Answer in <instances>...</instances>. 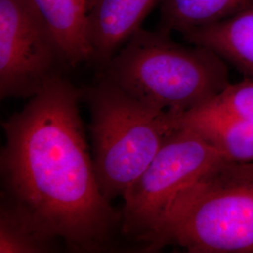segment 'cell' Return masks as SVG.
<instances>
[{
    "mask_svg": "<svg viewBox=\"0 0 253 253\" xmlns=\"http://www.w3.org/2000/svg\"><path fill=\"white\" fill-rule=\"evenodd\" d=\"M90 111L93 163L106 199L125 195L175 127L172 115L148 106L101 76L83 89Z\"/></svg>",
    "mask_w": 253,
    "mask_h": 253,
    "instance_id": "obj_4",
    "label": "cell"
},
{
    "mask_svg": "<svg viewBox=\"0 0 253 253\" xmlns=\"http://www.w3.org/2000/svg\"><path fill=\"white\" fill-rule=\"evenodd\" d=\"M28 100L2 124V196L71 251L110 250L121 211L100 191L79 111L83 90L58 73Z\"/></svg>",
    "mask_w": 253,
    "mask_h": 253,
    "instance_id": "obj_1",
    "label": "cell"
},
{
    "mask_svg": "<svg viewBox=\"0 0 253 253\" xmlns=\"http://www.w3.org/2000/svg\"><path fill=\"white\" fill-rule=\"evenodd\" d=\"M58 243L27 212L1 196L0 253H51Z\"/></svg>",
    "mask_w": 253,
    "mask_h": 253,
    "instance_id": "obj_12",
    "label": "cell"
},
{
    "mask_svg": "<svg viewBox=\"0 0 253 253\" xmlns=\"http://www.w3.org/2000/svg\"><path fill=\"white\" fill-rule=\"evenodd\" d=\"M253 3V0H162L160 28L183 34L223 21Z\"/></svg>",
    "mask_w": 253,
    "mask_h": 253,
    "instance_id": "obj_11",
    "label": "cell"
},
{
    "mask_svg": "<svg viewBox=\"0 0 253 253\" xmlns=\"http://www.w3.org/2000/svg\"><path fill=\"white\" fill-rule=\"evenodd\" d=\"M172 123L198 132L227 161L253 163V78L230 83L203 105L172 116Z\"/></svg>",
    "mask_w": 253,
    "mask_h": 253,
    "instance_id": "obj_7",
    "label": "cell"
},
{
    "mask_svg": "<svg viewBox=\"0 0 253 253\" xmlns=\"http://www.w3.org/2000/svg\"><path fill=\"white\" fill-rule=\"evenodd\" d=\"M61 52L28 0H0V97L30 99L58 74Z\"/></svg>",
    "mask_w": 253,
    "mask_h": 253,
    "instance_id": "obj_6",
    "label": "cell"
},
{
    "mask_svg": "<svg viewBox=\"0 0 253 253\" xmlns=\"http://www.w3.org/2000/svg\"><path fill=\"white\" fill-rule=\"evenodd\" d=\"M88 1V10H89V9L91 8V6L93 5V3H94V1L95 0H87Z\"/></svg>",
    "mask_w": 253,
    "mask_h": 253,
    "instance_id": "obj_13",
    "label": "cell"
},
{
    "mask_svg": "<svg viewBox=\"0 0 253 253\" xmlns=\"http://www.w3.org/2000/svg\"><path fill=\"white\" fill-rule=\"evenodd\" d=\"M175 42L171 32L142 27L102 69V77L158 110L180 116L230 84L225 61L202 46Z\"/></svg>",
    "mask_w": 253,
    "mask_h": 253,
    "instance_id": "obj_2",
    "label": "cell"
},
{
    "mask_svg": "<svg viewBox=\"0 0 253 253\" xmlns=\"http://www.w3.org/2000/svg\"><path fill=\"white\" fill-rule=\"evenodd\" d=\"M159 2L162 0H95L86 23L91 61L103 69Z\"/></svg>",
    "mask_w": 253,
    "mask_h": 253,
    "instance_id": "obj_8",
    "label": "cell"
},
{
    "mask_svg": "<svg viewBox=\"0 0 253 253\" xmlns=\"http://www.w3.org/2000/svg\"><path fill=\"white\" fill-rule=\"evenodd\" d=\"M190 253H253V163L223 160L180 200L146 242Z\"/></svg>",
    "mask_w": 253,
    "mask_h": 253,
    "instance_id": "obj_3",
    "label": "cell"
},
{
    "mask_svg": "<svg viewBox=\"0 0 253 253\" xmlns=\"http://www.w3.org/2000/svg\"><path fill=\"white\" fill-rule=\"evenodd\" d=\"M174 126L123 196L121 234L144 245L164 225L180 200L226 160L195 130Z\"/></svg>",
    "mask_w": 253,
    "mask_h": 253,
    "instance_id": "obj_5",
    "label": "cell"
},
{
    "mask_svg": "<svg viewBox=\"0 0 253 253\" xmlns=\"http://www.w3.org/2000/svg\"><path fill=\"white\" fill-rule=\"evenodd\" d=\"M61 52L66 66L74 68L92 60L87 39V0H28Z\"/></svg>",
    "mask_w": 253,
    "mask_h": 253,
    "instance_id": "obj_10",
    "label": "cell"
},
{
    "mask_svg": "<svg viewBox=\"0 0 253 253\" xmlns=\"http://www.w3.org/2000/svg\"><path fill=\"white\" fill-rule=\"evenodd\" d=\"M183 38L208 48L246 75L253 78V3L235 15L189 30Z\"/></svg>",
    "mask_w": 253,
    "mask_h": 253,
    "instance_id": "obj_9",
    "label": "cell"
}]
</instances>
